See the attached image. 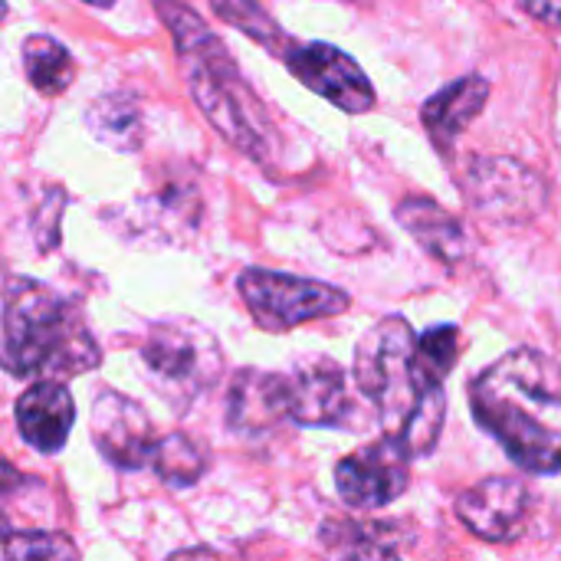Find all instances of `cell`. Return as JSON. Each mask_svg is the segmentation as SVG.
<instances>
[{
    "instance_id": "17",
    "label": "cell",
    "mask_w": 561,
    "mask_h": 561,
    "mask_svg": "<svg viewBox=\"0 0 561 561\" xmlns=\"http://www.w3.org/2000/svg\"><path fill=\"white\" fill-rule=\"evenodd\" d=\"M85 125L102 145L115 151H138L145 138L141 108L128 92H112L95 99L85 112Z\"/></svg>"
},
{
    "instance_id": "15",
    "label": "cell",
    "mask_w": 561,
    "mask_h": 561,
    "mask_svg": "<svg viewBox=\"0 0 561 561\" xmlns=\"http://www.w3.org/2000/svg\"><path fill=\"white\" fill-rule=\"evenodd\" d=\"M279 417L286 414V394H283V375H263V371H240L230 385L227 398V421L240 434H263L273 431Z\"/></svg>"
},
{
    "instance_id": "18",
    "label": "cell",
    "mask_w": 561,
    "mask_h": 561,
    "mask_svg": "<svg viewBox=\"0 0 561 561\" xmlns=\"http://www.w3.org/2000/svg\"><path fill=\"white\" fill-rule=\"evenodd\" d=\"M23 69H26V79L33 82V89L43 95H62L76 79V62H72L69 49L43 33L26 36Z\"/></svg>"
},
{
    "instance_id": "19",
    "label": "cell",
    "mask_w": 561,
    "mask_h": 561,
    "mask_svg": "<svg viewBox=\"0 0 561 561\" xmlns=\"http://www.w3.org/2000/svg\"><path fill=\"white\" fill-rule=\"evenodd\" d=\"M210 7H214V13L224 20V23H230V26H237L243 36H250L253 43H260L263 49H270L273 56H279V59H286V53L293 49V36L263 10V3L260 0H210Z\"/></svg>"
},
{
    "instance_id": "7",
    "label": "cell",
    "mask_w": 561,
    "mask_h": 561,
    "mask_svg": "<svg viewBox=\"0 0 561 561\" xmlns=\"http://www.w3.org/2000/svg\"><path fill=\"white\" fill-rule=\"evenodd\" d=\"M470 207L500 227H523L536 220L549 204L546 181L516 158H477L467 174Z\"/></svg>"
},
{
    "instance_id": "6",
    "label": "cell",
    "mask_w": 561,
    "mask_h": 561,
    "mask_svg": "<svg viewBox=\"0 0 561 561\" xmlns=\"http://www.w3.org/2000/svg\"><path fill=\"white\" fill-rule=\"evenodd\" d=\"M247 312L266 332H289L306 322L332 319L348 309V293L276 270H247L237 279Z\"/></svg>"
},
{
    "instance_id": "5",
    "label": "cell",
    "mask_w": 561,
    "mask_h": 561,
    "mask_svg": "<svg viewBox=\"0 0 561 561\" xmlns=\"http://www.w3.org/2000/svg\"><path fill=\"white\" fill-rule=\"evenodd\" d=\"M138 358L151 391L174 414L191 411V404H197L224 375V355L214 332L191 319L154 322Z\"/></svg>"
},
{
    "instance_id": "10",
    "label": "cell",
    "mask_w": 561,
    "mask_h": 561,
    "mask_svg": "<svg viewBox=\"0 0 561 561\" xmlns=\"http://www.w3.org/2000/svg\"><path fill=\"white\" fill-rule=\"evenodd\" d=\"M158 434L148 414L118 391H99L92 404V444L118 470H145L154 460Z\"/></svg>"
},
{
    "instance_id": "23",
    "label": "cell",
    "mask_w": 561,
    "mask_h": 561,
    "mask_svg": "<svg viewBox=\"0 0 561 561\" xmlns=\"http://www.w3.org/2000/svg\"><path fill=\"white\" fill-rule=\"evenodd\" d=\"M519 7L526 13H533L536 20H542V23L559 26L561 30V0H519Z\"/></svg>"
},
{
    "instance_id": "20",
    "label": "cell",
    "mask_w": 561,
    "mask_h": 561,
    "mask_svg": "<svg viewBox=\"0 0 561 561\" xmlns=\"http://www.w3.org/2000/svg\"><path fill=\"white\" fill-rule=\"evenodd\" d=\"M207 460L201 454V447L184 437V434H168L158 440V450H154V460H151V470L171 483V486H194L204 473Z\"/></svg>"
},
{
    "instance_id": "24",
    "label": "cell",
    "mask_w": 561,
    "mask_h": 561,
    "mask_svg": "<svg viewBox=\"0 0 561 561\" xmlns=\"http://www.w3.org/2000/svg\"><path fill=\"white\" fill-rule=\"evenodd\" d=\"M82 3H92V7H102V10H105V7H112L115 0H82Z\"/></svg>"
},
{
    "instance_id": "14",
    "label": "cell",
    "mask_w": 561,
    "mask_h": 561,
    "mask_svg": "<svg viewBox=\"0 0 561 561\" xmlns=\"http://www.w3.org/2000/svg\"><path fill=\"white\" fill-rule=\"evenodd\" d=\"M394 214H398V224L444 266H457L460 260H467V253H470L467 230L437 201H431V197H404Z\"/></svg>"
},
{
    "instance_id": "13",
    "label": "cell",
    "mask_w": 561,
    "mask_h": 561,
    "mask_svg": "<svg viewBox=\"0 0 561 561\" xmlns=\"http://www.w3.org/2000/svg\"><path fill=\"white\" fill-rule=\"evenodd\" d=\"M13 417H16L20 437L33 450L56 454L69 440V431H72V421H76L72 394L56 378H43V381L30 385L16 398Z\"/></svg>"
},
{
    "instance_id": "16",
    "label": "cell",
    "mask_w": 561,
    "mask_h": 561,
    "mask_svg": "<svg viewBox=\"0 0 561 561\" xmlns=\"http://www.w3.org/2000/svg\"><path fill=\"white\" fill-rule=\"evenodd\" d=\"M486 99H490V82L483 76H463V79L450 82L447 89L431 95L421 108L427 135L440 148H450L483 112Z\"/></svg>"
},
{
    "instance_id": "11",
    "label": "cell",
    "mask_w": 561,
    "mask_h": 561,
    "mask_svg": "<svg viewBox=\"0 0 561 561\" xmlns=\"http://www.w3.org/2000/svg\"><path fill=\"white\" fill-rule=\"evenodd\" d=\"M286 414L302 427H339L352 417L345 371L329 358H306L283 375Z\"/></svg>"
},
{
    "instance_id": "12",
    "label": "cell",
    "mask_w": 561,
    "mask_h": 561,
    "mask_svg": "<svg viewBox=\"0 0 561 561\" xmlns=\"http://www.w3.org/2000/svg\"><path fill=\"white\" fill-rule=\"evenodd\" d=\"M529 490L513 477H490L457 500V519L483 542H516L529 523Z\"/></svg>"
},
{
    "instance_id": "3",
    "label": "cell",
    "mask_w": 561,
    "mask_h": 561,
    "mask_svg": "<svg viewBox=\"0 0 561 561\" xmlns=\"http://www.w3.org/2000/svg\"><path fill=\"white\" fill-rule=\"evenodd\" d=\"M164 26L174 36V49L181 59V72L191 85V95L204 118L224 135L233 148L247 158L270 164L276 154V128L253 95L247 79L240 76L233 56L220 43V36L187 7L178 0H154Z\"/></svg>"
},
{
    "instance_id": "8",
    "label": "cell",
    "mask_w": 561,
    "mask_h": 561,
    "mask_svg": "<svg viewBox=\"0 0 561 561\" xmlns=\"http://www.w3.org/2000/svg\"><path fill=\"white\" fill-rule=\"evenodd\" d=\"M411 450L388 437L375 440L335 467V490L348 510H385L408 490Z\"/></svg>"
},
{
    "instance_id": "22",
    "label": "cell",
    "mask_w": 561,
    "mask_h": 561,
    "mask_svg": "<svg viewBox=\"0 0 561 561\" xmlns=\"http://www.w3.org/2000/svg\"><path fill=\"white\" fill-rule=\"evenodd\" d=\"M3 556L20 559H76V546L53 533H10L3 542Z\"/></svg>"
},
{
    "instance_id": "4",
    "label": "cell",
    "mask_w": 561,
    "mask_h": 561,
    "mask_svg": "<svg viewBox=\"0 0 561 561\" xmlns=\"http://www.w3.org/2000/svg\"><path fill=\"white\" fill-rule=\"evenodd\" d=\"M99 365L79 309L33 279H10L3 296V368L13 378H66Z\"/></svg>"
},
{
    "instance_id": "1",
    "label": "cell",
    "mask_w": 561,
    "mask_h": 561,
    "mask_svg": "<svg viewBox=\"0 0 561 561\" xmlns=\"http://www.w3.org/2000/svg\"><path fill=\"white\" fill-rule=\"evenodd\" d=\"M447 375L450 371L421 348V339L401 316L381 319L362 335L355 352V381L362 394L375 404L385 434L401 440L411 457H427L440 440Z\"/></svg>"
},
{
    "instance_id": "9",
    "label": "cell",
    "mask_w": 561,
    "mask_h": 561,
    "mask_svg": "<svg viewBox=\"0 0 561 561\" xmlns=\"http://www.w3.org/2000/svg\"><path fill=\"white\" fill-rule=\"evenodd\" d=\"M293 76L309 85L316 95L332 102L335 108L348 115H365L375 108V85L362 72V66L329 43H293V49L283 59Z\"/></svg>"
},
{
    "instance_id": "21",
    "label": "cell",
    "mask_w": 561,
    "mask_h": 561,
    "mask_svg": "<svg viewBox=\"0 0 561 561\" xmlns=\"http://www.w3.org/2000/svg\"><path fill=\"white\" fill-rule=\"evenodd\" d=\"M335 529H339V536H332L329 529H322V539L339 556L375 559V556H398L401 552L398 536H381L391 526H355V523H342Z\"/></svg>"
},
{
    "instance_id": "2",
    "label": "cell",
    "mask_w": 561,
    "mask_h": 561,
    "mask_svg": "<svg viewBox=\"0 0 561 561\" xmlns=\"http://www.w3.org/2000/svg\"><path fill=\"white\" fill-rule=\"evenodd\" d=\"M477 424L529 473L561 470V368L536 348H516L470 385Z\"/></svg>"
}]
</instances>
